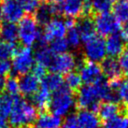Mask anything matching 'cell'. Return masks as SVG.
<instances>
[{"label":"cell","instance_id":"cell-1","mask_svg":"<svg viewBox=\"0 0 128 128\" xmlns=\"http://www.w3.org/2000/svg\"><path fill=\"white\" fill-rule=\"evenodd\" d=\"M116 98V92L110 87L107 80L102 78L94 84L80 88L76 98V104L82 110L96 111L98 110L100 100L115 102Z\"/></svg>","mask_w":128,"mask_h":128},{"label":"cell","instance_id":"cell-23","mask_svg":"<svg viewBox=\"0 0 128 128\" xmlns=\"http://www.w3.org/2000/svg\"><path fill=\"white\" fill-rule=\"evenodd\" d=\"M0 36L3 38V41L10 44H15L18 40V26L12 22H4L2 24L1 35Z\"/></svg>","mask_w":128,"mask_h":128},{"label":"cell","instance_id":"cell-22","mask_svg":"<svg viewBox=\"0 0 128 128\" xmlns=\"http://www.w3.org/2000/svg\"><path fill=\"white\" fill-rule=\"evenodd\" d=\"M50 92L47 89L41 87L38 92L32 96L33 106L36 108V110L38 108L40 110H46L49 108V104L50 101Z\"/></svg>","mask_w":128,"mask_h":128},{"label":"cell","instance_id":"cell-18","mask_svg":"<svg viewBox=\"0 0 128 128\" xmlns=\"http://www.w3.org/2000/svg\"><path fill=\"white\" fill-rule=\"evenodd\" d=\"M61 124V118L49 112H42L39 114L35 121L36 128H59Z\"/></svg>","mask_w":128,"mask_h":128},{"label":"cell","instance_id":"cell-33","mask_svg":"<svg viewBox=\"0 0 128 128\" xmlns=\"http://www.w3.org/2000/svg\"><path fill=\"white\" fill-rule=\"evenodd\" d=\"M4 89L6 90L8 94L11 96H16L20 92L18 78H16L15 77H10V78H6Z\"/></svg>","mask_w":128,"mask_h":128},{"label":"cell","instance_id":"cell-31","mask_svg":"<svg viewBox=\"0 0 128 128\" xmlns=\"http://www.w3.org/2000/svg\"><path fill=\"white\" fill-rule=\"evenodd\" d=\"M17 46L15 44L0 41V61H8L10 57L13 56Z\"/></svg>","mask_w":128,"mask_h":128},{"label":"cell","instance_id":"cell-47","mask_svg":"<svg viewBox=\"0 0 128 128\" xmlns=\"http://www.w3.org/2000/svg\"><path fill=\"white\" fill-rule=\"evenodd\" d=\"M36 1H38V2H45L47 0H36Z\"/></svg>","mask_w":128,"mask_h":128},{"label":"cell","instance_id":"cell-42","mask_svg":"<svg viewBox=\"0 0 128 128\" xmlns=\"http://www.w3.org/2000/svg\"><path fill=\"white\" fill-rule=\"evenodd\" d=\"M5 78L3 77H0V91H2L4 89V86H5Z\"/></svg>","mask_w":128,"mask_h":128},{"label":"cell","instance_id":"cell-41","mask_svg":"<svg viewBox=\"0 0 128 128\" xmlns=\"http://www.w3.org/2000/svg\"><path fill=\"white\" fill-rule=\"evenodd\" d=\"M0 128H10V122H8L7 118L0 116Z\"/></svg>","mask_w":128,"mask_h":128},{"label":"cell","instance_id":"cell-49","mask_svg":"<svg viewBox=\"0 0 128 128\" xmlns=\"http://www.w3.org/2000/svg\"><path fill=\"white\" fill-rule=\"evenodd\" d=\"M4 1H7V0H4Z\"/></svg>","mask_w":128,"mask_h":128},{"label":"cell","instance_id":"cell-28","mask_svg":"<svg viewBox=\"0 0 128 128\" xmlns=\"http://www.w3.org/2000/svg\"><path fill=\"white\" fill-rule=\"evenodd\" d=\"M103 128H128V115L121 113L105 122Z\"/></svg>","mask_w":128,"mask_h":128},{"label":"cell","instance_id":"cell-15","mask_svg":"<svg viewBox=\"0 0 128 128\" xmlns=\"http://www.w3.org/2000/svg\"><path fill=\"white\" fill-rule=\"evenodd\" d=\"M80 128H101L100 118L94 111L82 110L76 115Z\"/></svg>","mask_w":128,"mask_h":128},{"label":"cell","instance_id":"cell-32","mask_svg":"<svg viewBox=\"0 0 128 128\" xmlns=\"http://www.w3.org/2000/svg\"><path fill=\"white\" fill-rule=\"evenodd\" d=\"M116 94L118 98L124 104L125 110H128V80L124 82L121 80L116 89Z\"/></svg>","mask_w":128,"mask_h":128},{"label":"cell","instance_id":"cell-38","mask_svg":"<svg viewBox=\"0 0 128 128\" xmlns=\"http://www.w3.org/2000/svg\"><path fill=\"white\" fill-rule=\"evenodd\" d=\"M32 69H33L32 74L35 77H36L38 80H40V78L42 80L46 76V68H44V66H40V64H36V66H34Z\"/></svg>","mask_w":128,"mask_h":128},{"label":"cell","instance_id":"cell-9","mask_svg":"<svg viewBox=\"0 0 128 128\" xmlns=\"http://www.w3.org/2000/svg\"><path fill=\"white\" fill-rule=\"evenodd\" d=\"M24 10L18 0H7L1 6V16L7 22L15 24L24 16Z\"/></svg>","mask_w":128,"mask_h":128},{"label":"cell","instance_id":"cell-6","mask_svg":"<svg viewBox=\"0 0 128 128\" xmlns=\"http://www.w3.org/2000/svg\"><path fill=\"white\" fill-rule=\"evenodd\" d=\"M94 28L96 32L99 34L101 36H110L117 34L121 29V24L115 18L113 14L110 12L98 14L94 19Z\"/></svg>","mask_w":128,"mask_h":128},{"label":"cell","instance_id":"cell-29","mask_svg":"<svg viewBox=\"0 0 128 128\" xmlns=\"http://www.w3.org/2000/svg\"><path fill=\"white\" fill-rule=\"evenodd\" d=\"M82 78L80 77L78 73L73 71L68 73L64 80L66 87L70 91H77L80 89V85H82Z\"/></svg>","mask_w":128,"mask_h":128},{"label":"cell","instance_id":"cell-13","mask_svg":"<svg viewBox=\"0 0 128 128\" xmlns=\"http://www.w3.org/2000/svg\"><path fill=\"white\" fill-rule=\"evenodd\" d=\"M85 0H64L60 5L61 13L68 19H75L85 12Z\"/></svg>","mask_w":128,"mask_h":128},{"label":"cell","instance_id":"cell-34","mask_svg":"<svg viewBox=\"0 0 128 128\" xmlns=\"http://www.w3.org/2000/svg\"><path fill=\"white\" fill-rule=\"evenodd\" d=\"M68 44L64 38H58L54 39L50 42V49L54 54H64L68 49Z\"/></svg>","mask_w":128,"mask_h":128},{"label":"cell","instance_id":"cell-16","mask_svg":"<svg viewBox=\"0 0 128 128\" xmlns=\"http://www.w3.org/2000/svg\"><path fill=\"white\" fill-rule=\"evenodd\" d=\"M102 72L106 75V77L110 80V82L121 80V68L118 61L114 58H108L104 59L102 61V66H101Z\"/></svg>","mask_w":128,"mask_h":128},{"label":"cell","instance_id":"cell-27","mask_svg":"<svg viewBox=\"0 0 128 128\" xmlns=\"http://www.w3.org/2000/svg\"><path fill=\"white\" fill-rule=\"evenodd\" d=\"M113 4L111 0H90L91 12H96L97 14L108 13L112 8Z\"/></svg>","mask_w":128,"mask_h":128},{"label":"cell","instance_id":"cell-10","mask_svg":"<svg viewBox=\"0 0 128 128\" xmlns=\"http://www.w3.org/2000/svg\"><path fill=\"white\" fill-rule=\"evenodd\" d=\"M102 69L99 64L92 62H85L80 64L78 75L82 78V82L86 85H91L103 78Z\"/></svg>","mask_w":128,"mask_h":128},{"label":"cell","instance_id":"cell-37","mask_svg":"<svg viewBox=\"0 0 128 128\" xmlns=\"http://www.w3.org/2000/svg\"><path fill=\"white\" fill-rule=\"evenodd\" d=\"M64 128H80L77 121L76 115H70L66 117L64 122Z\"/></svg>","mask_w":128,"mask_h":128},{"label":"cell","instance_id":"cell-8","mask_svg":"<svg viewBox=\"0 0 128 128\" xmlns=\"http://www.w3.org/2000/svg\"><path fill=\"white\" fill-rule=\"evenodd\" d=\"M77 66V60L74 54L70 52H64L61 54H55L54 60L50 66V69L52 73L62 75L71 72Z\"/></svg>","mask_w":128,"mask_h":128},{"label":"cell","instance_id":"cell-19","mask_svg":"<svg viewBox=\"0 0 128 128\" xmlns=\"http://www.w3.org/2000/svg\"><path fill=\"white\" fill-rule=\"evenodd\" d=\"M106 42V52L111 58L120 56L124 52V41L120 36L117 34L112 35L108 38Z\"/></svg>","mask_w":128,"mask_h":128},{"label":"cell","instance_id":"cell-5","mask_svg":"<svg viewBox=\"0 0 128 128\" xmlns=\"http://www.w3.org/2000/svg\"><path fill=\"white\" fill-rule=\"evenodd\" d=\"M12 57L11 68L18 75L27 74L34 66V54L30 47H17Z\"/></svg>","mask_w":128,"mask_h":128},{"label":"cell","instance_id":"cell-45","mask_svg":"<svg viewBox=\"0 0 128 128\" xmlns=\"http://www.w3.org/2000/svg\"><path fill=\"white\" fill-rule=\"evenodd\" d=\"M1 28H2V24H1V22H0V35H1Z\"/></svg>","mask_w":128,"mask_h":128},{"label":"cell","instance_id":"cell-20","mask_svg":"<svg viewBox=\"0 0 128 128\" xmlns=\"http://www.w3.org/2000/svg\"><path fill=\"white\" fill-rule=\"evenodd\" d=\"M98 114L99 118L106 122L111 118L121 114V107L119 104L112 101H107L98 108Z\"/></svg>","mask_w":128,"mask_h":128},{"label":"cell","instance_id":"cell-4","mask_svg":"<svg viewBox=\"0 0 128 128\" xmlns=\"http://www.w3.org/2000/svg\"><path fill=\"white\" fill-rule=\"evenodd\" d=\"M38 22H36L33 15H27L20 21L18 26L19 39L25 47H30L38 41L40 36Z\"/></svg>","mask_w":128,"mask_h":128},{"label":"cell","instance_id":"cell-2","mask_svg":"<svg viewBox=\"0 0 128 128\" xmlns=\"http://www.w3.org/2000/svg\"><path fill=\"white\" fill-rule=\"evenodd\" d=\"M38 118V110L21 96H14L13 108L10 115V125L18 128L30 125Z\"/></svg>","mask_w":128,"mask_h":128},{"label":"cell","instance_id":"cell-40","mask_svg":"<svg viewBox=\"0 0 128 128\" xmlns=\"http://www.w3.org/2000/svg\"><path fill=\"white\" fill-rule=\"evenodd\" d=\"M121 38L122 39L124 43L128 45V22H126L124 24V26L122 27V29Z\"/></svg>","mask_w":128,"mask_h":128},{"label":"cell","instance_id":"cell-14","mask_svg":"<svg viewBox=\"0 0 128 128\" xmlns=\"http://www.w3.org/2000/svg\"><path fill=\"white\" fill-rule=\"evenodd\" d=\"M18 82L19 90L24 96H34L39 90V80L30 73L21 76Z\"/></svg>","mask_w":128,"mask_h":128},{"label":"cell","instance_id":"cell-3","mask_svg":"<svg viewBox=\"0 0 128 128\" xmlns=\"http://www.w3.org/2000/svg\"><path fill=\"white\" fill-rule=\"evenodd\" d=\"M76 99L72 91L68 89L66 87H62L61 89L54 92L50 97L49 104L52 114L58 117L66 116L75 107Z\"/></svg>","mask_w":128,"mask_h":128},{"label":"cell","instance_id":"cell-12","mask_svg":"<svg viewBox=\"0 0 128 128\" xmlns=\"http://www.w3.org/2000/svg\"><path fill=\"white\" fill-rule=\"evenodd\" d=\"M58 13H61L60 6L54 5V4H43L39 6L38 8L34 13V18L36 22L39 24L46 25L52 19L54 15H57Z\"/></svg>","mask_w":128,"mask_h":128},{"label":"cell","instance_id":"cell-46","mask_svg":"<svg viewBox=\"0 0 128 128\" xmlns=\"http://www.w3.org/2000/svg\"><path fill=\"white\" fill-rule=\"evenodd\" d=\"M20 3H22V2H24V1H26V0H18Z\"/></svg>","mask_w":128,"mask_h":128},{"label":"cell","instance_id":"cell-25","mask_svg":"<svg viewBox=\"0 0 128 128\" xmlns=\"http://www.w3.org/2000/svg\"><path fill=\"white\" fill-rule=\"evenodd\" d=\"M14 104V96L8 94H3L0 96V116L8 118L11 113Z\"/></svg>","mask_w":128,"mask_h":128},{"label":"cell","instance_id":"cell-24","mask_svg":"<svg viewBox=\"0 0 128 128\" xmlns=\"http://www.w3.org/2000/svg\"><path fill=\"white\" fill-rule=\"evenodd\" d=\"M55 54L52 52L50 48L40 47L38 49L36 54H34V59L36 60V64L42 66L44 68H50L52 62L54 60Z\"/></svg>","mask_w":128,"mask_h":128},{"label":"cell","instance_id":"cell-11","mask_svg":"<svg viewBox=\"0 0 128 128\" xmlns=\"http://www.w3.org/2000/svg\"><path fill=\"white\" fill-rule=\"evenodd\" d=\"M66 26L63 20L59 18H52L44 27L43 36L48 41H52L54 39L64 38L66 34Z\"/></svg>","mask_w":128,"mask_h":128},{"label":"cell","instance_id":"cell-44","mask_svg":"<svg viewBox=\"0 0 128 128\" xmlns=\"http://www.w3.org/2000/svg\"><path fill=\"white\" fill-rule=\"evenodd\" d=\"M18 128H34V127L31 126V125H24V126H21V127H18Z\"/></svg>","mask_w":128,"mask_h":128},{"label":"cell","instance_id":"cell-17","mask_svg":"<svg viewBox=\"0 0 128 128\" xmlns=\"http://www.w3.org/2000/svg\"><path fill=\"white\" fill-rule=\"evenodd\" d=\"M77 29L80 35L82 41L86 42L96 36V28H94V21L89 17H83L80 20L78 24H76Z\"/></svg>","mask_w":128,"mask_h":128},{"label":"cell","instance_id":"cell-7","mask_svg":"<svg viewBox=\"0 0 128 128\" xmlns=\"http://www.w3.org/2000/svg\"><path fill=\"white\" fill-rule=\"evenodd\" d=\"M84 43L83 54L88 62L97 63L105 59L107 55L106 42L102 36H96Z\"/></svg>","mask_w":128,"mask_h":128},{"label":"cell","instance_id":"cell-48","mask_svg":"<svg viewBox=\"0 0 128 128\" xmlns=\"http://www.w3.org/2000/svg\"><path fill=\"white\" fill-rule=\"evenodd\" d=\"M0 17H1V7H0Z\"/></svg>","mask_w":128,"mask_h":128},{"label":"cell","instance_id":"cell-30","mask_svg":"<svg viewBox=\"0 0 128 128\" xmlns=\"http://www.w3.org/2000/svg\"><path fill=\"white\" fill-rule=\"evenodd\" d=\"M66 42H68V46L73 48V49H78L80 42H82V38H80V35L78 33L77 26L75 25L74 27L68 29V33H66Z\"/></svg>","mask_w":128,"mask_h":128},{"label":"cell","instance_id":"cell-39","mask_svg":"<svg viewBox=\"0 0 128 128\" xmlns=\"http://www.w3.org/2000/svg\"><path fill=\"white\" fill-rule=\"evenodd\" d=\"M11 71V64L8 61H0V77H5Z\"/></svg>","mask_w":128,"mask_h":128},{"label":"cell","instance_id":"cell-36","mask_svg":"<svg viewBox=\"0 0 128 128\" xmlns=\"http://www.w3.org/2000/svg\"><path fill=\"white\" fill-rule=\"evenodd\" d=\"M21 4L24 10L26 11L29 15L34 14L39 7V2L36 1V0H26V1L22 2Z\"/></svg>","mask_w":128,"mask_h":128},{"label":"cell","instance_id":"cell-26","mask_svg":"<svg viewBox=\"0 0 128 128\" xmlns=\"http://www.w3.org/2000/svg\"><path fill=\"white\" fill-rule=\"evenodd\" d=\"M114 16L119 22H128V0H119L114 6Z\"/></svg>","mask_w":128,"mask_h":128},{"label":"cell","instance_id":"cell-21","mask_svg":"<svg viewBox=\"0 0 128 128\" xmlns=\"http://www.w3.org/2000/svg\"><path fill=\"white\" fill-rule=\"evenodd\" d=\"M41 87L54 92L64 87V80L61 75L52 72L50 74H46V76L42 78Z\"/></svg>","mask_w":128,"mask_h":128},{"label":"cell","instance_id":"cell-43","mask_svg":"<svg viewBox=\"0 0 128 128\" xmlns=\"http://www.w3.org/2000/svg\"><path fill=\"white\" fill-rule=\"evenodd\" d=\"M50 3L54 4V5H58V6H60L64 0H50Z\"/></svg>","mask_w":128,"mask_h":128},{"label":"cell","instance_id":"cell-35","mask_svg":"<svg viewBox=\"0 0 128 128\" xmlns=\"http://www.w3.org/2000/svg\"><path fill=\"white\" fill-rule=\"evenodd\" d=\"M118 63L120 64L122 73L128 78V48L124 50L122 54L119 56Z\"/></svg>","mask_w":128,"mask_h":128}]
</instances>
